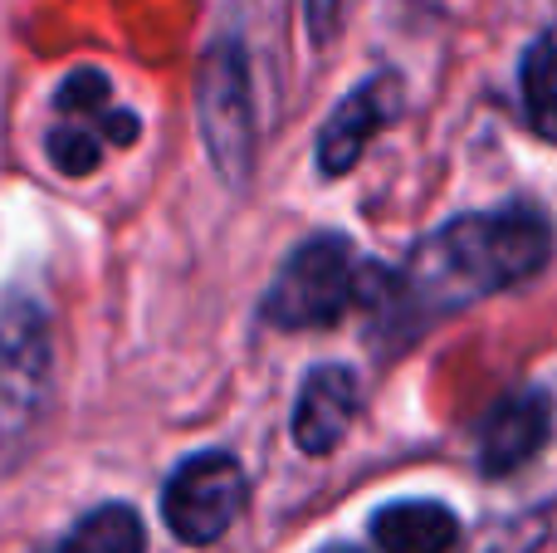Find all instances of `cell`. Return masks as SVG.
<instances>
[{
	"label": "cell",
	"mask_w": 557,
	"mask_h": 553,
	"mask_svg": "<svg viewBox=\"0 0 557 553\" xmlns=\"http://www.w3.org/2000/svg\"><path fill=\"white\" fill-rule=\"evenodd\" d=\"M553 231L533 206H504V211L460 216L441 225L411 250L401 280L392 284L406 314H450L484 299L494 290H509L548 265Z\"/></svg>",
	"instance_id": "1"
},
{
	"label": "cell",
	"mask_w": 557,
	"mask_h": 553,
	"mask_svg": "<svg viewBox=\"0 0 557 553\" xmlns=\"http://www.w3.org/2000/svg\"><path fill=\"white\" fill-rule=\"evenodd\" d=\"M357 299V260L343 235H313L284 260L264 294V319L278 329H327Z\"/></svg>",
	"instance_id": "2"
},
{
	"label": "cell",
	"mask_w": 557,
	"mask_h": 553,
	"mask_svg": "<svg viewBox=\"0 0 557 553\" xmlns=\"http://www.w3.org/2000/svg\"><path fill=\"white\" fill-rule=\"evenodd\" d=\"M196 113H201V137L215 172L231 186L250 176L255 157V113H250V74H245V49L235 39L206 49L196 69Z\"/></svg>",
	"instance_id": "3"
},
{
	"label": "cell",
	"mask_w": 557,
	"mask_h": 553,
	"mask_svg": "<svg viewBox=\"0 0 557 553\" xmlns=\"http://www.w3.org/2000/svg\"><path fill=\"white\" fill-rule=\"evenodd\" d=\"M49 323L25 294L0 304V441H20L35 427L49 392Z\"/></svg>",
	"instance_id": "4"
},
{
	"label": "cell",
	"mask_w": 557,
	"mask_h": 553,
	"mask_svg": "<svg viewBox=\"0 0 557 553\" xmlns=\"http://www.w3.org/2000/svg\"><path fill=\"white\" fill-rule=\"evenodd\" d=\"M245 505L240 460L225 451H201L182 460L162 490V515L182 544H215Z\"/></svg>",
	"instance_id": "5"
},
{
	"label": "cell",
	"mask_w": 557,
	"mask_h": 553,
	"mask_svg": "<svg viewBox=\"0 0 557 553\" xmlns=\"http://www.w3.org/2000/svg\"><path fill=\"white\" fill-rule=\"evenodd\" d=\"M553 437V402L548 392L523 388L509 392L499 407L484 417L480 427V466L484 476H509V470L529 466Z\"/></svg>",
	"instance_id": "6"
},
{
	"label": "cell",
	"mask_w": 557,
	"mask_h": 553,
	"mask_svg": "<svg viewBox=\"0 0 557 553\" xmlns=\"http://www.w3.org/2000/svg\"><path fill=\"white\" fill-rule=\"evenodd\" d=\"M396 108H401L396 78H372L367 88L347 94L343 103L333 108V118H327L323 137H318V167H323L327 176H343L347 167H357L362 147L392 123Z\"/></svg>",
	"instance_id": "7"
},
{
	"label": "cell",
	"mask_w": 557,
	"mask_h": 553,
	"mask_svg": "<svg viewBox=\"0 0 557 553\" xmlns=\"http://www.w3.org/2000/svg\"><path fill=\"white\" fill-rule=\"evenodd\" d=\"M352 417H357V378L347 368H337V362L313 368L304 378V392H298L294 407V441L308 456H327L347 437Z\"/></svg>",
	"instance_id": "8"
},
{
	"label": "cell",
	"mask_w": 557,
	"mask_h": 553,
	"mask_svg": "<svg viewBox=\"0 0 557 553\" xmlns=\"http://www.w3.org/2000/svg\"><path fill=\"white\" fill-rule=\"evenodd\" d=\"M372 539L382 553H450L460 539V519L435 500H401L376 509Z\"/></svg>",
	"instance_id": "9"
},
{
	"label": "cell",
	"mask_w": 557,
	"mask_h": 553,
	"mask_svg": "<svg viewBox=\"0 0 557 553\" xmlns=\"http://www.w3.org/2000/svg\"><path fill=\"white\" fill-rule=\"evenodd\" d=\"M143 549H147L143 519H137L127 505H103L69 529V539L59 553H143Z\"/></svg>",
	"instance_id": "10"
},
{
	"label": "cell",
	"mask_w": 557,
	"mask_h": 553,
	"mask_svg": "<svg viewBox=\"0 0 557 553\" xmlns=\"http://www.w3.org/2000/svg\"><path fill=\"white\" fill-rule=\"evenodd\" d=\"M523 108H529L533 127L557 137V25L543 29L529 49H523Z\"/></svg>",
	"instance_id": "11"
},
{
	"label": "cell",
	"mask_w": 557,
	"mask_h": 553,
	"mask_svg": "<svg viewBox=\"0 0 557 553\" xmlns=\"http://www.w3.org/2000/svg\"><path fill=\"white\" fill-rule=\"evenodd\" d=\"M98 137L88 133L84 123H59L54 133H49V162L59 167V172H69V176H88L98 167Z\"/></svg>",
	"instance_id": "12"
},
{
	"label": "cell",
	"mask_w": 557,
	"mask_h": 553,
	"mask_svg": "<svg viewBox=\"0 0 557 553\" xmlns=\"http://www.w3.org/2000/svg\"><path fill=\"white\" fill-rule=\"evenodd\" d=\"M54 103H59V113H69V118H94V113H103V103H108V78L98 74V69H74V74L59 84Z\"/></svg>",
	"instance_id": "13"
},
{
	"label": "cell",
	"mask_w": 557,
	"mask_h": 553,
	"mask_svg": "<svg viewBox=\"0 0 557 553\" xmlns=\"http://www.w3.org/2000/svg\"><path fill=\"white\" fill-rule=\"evenodd\" d=\"M343 10H347V0H308V29H313V45H333L337 29H343Z\"/></svg>",
	"instance_id": "14"
},
{
	"label": "cell",
	"mask_w": 557,
	"mask_h": 553,
	"mask_svg": "<svg viewBox=\"0 0 557 553\" xmlns=\"http://www.w3.org/2000/svg\"><path fill=\"white\" fill-rule=\"evenodd\" d=\"M98 123H103L108 143H137V118L127 113V108H113V113H103Z\"/></svg>",
	"instance_id": "15"
},
{
	"label": "cell",
	"mask_w": 557,
	"mask_h": 553,
	"mask_svg": "<svg viewBox=\"0 0 557 553\" xmlns=\"http://www.w3.org/2000/svg\"><path fill=\"white\" fill-rule=\"evenodd\" d=\"M327 553H357V549H327Z\"/></svg>",
	"instance_id": "16"
}]
</instances>
